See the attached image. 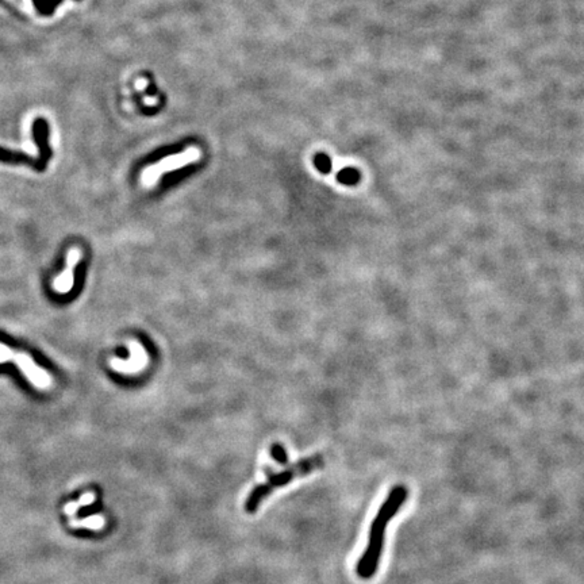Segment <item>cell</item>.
<instances>
[{
    "label": "cell",
    "instance_id": "10",
    "mask_svg": "<svg viewBox=\"0 0 584 584\" xmlns=\"http://www.w3.org/2000/svg\"><path fill=\"white\" fill-rule=\"evenodd\" d=\"M271 456H272V458L277 461L279 464H281V466H287V463H288V456H287V452H286V449H284V446L283 445H280V444H274L272 446H271Z\"/></svg>",
    "mask_w": 584,
    "mask_h": 584
},
{
    "label": "cell",
    "instance_id": "1",
    "mask_svg": "<svg viewBox=\"0 0 584 584\" xmlns=\"http://www.w3.org/2000/svg\"><path fill=\"white\" fill-rule=\"evenodd\" d=\"M408 498V488L406 485H395L389 489L386 501L379 507L372 523L370 526L368 542L361 557L357 560V576L363 580H370L376 575L380 567L386 532L389 522L402 510Z\"/></svg>",
    "mask_w": 584,
    "mask_h": 584
},
{
    "label": "cell",
    "instance_id": "9",
    "mask_svg": "<svg viewBox=\"0 0 584 584\" xmlns=\"http://www.w3.org/2000/svg\"><path fill=\"white\" fill-rule=\"evenodd\" d=\"M69 525H71V528L100 529L103 526V519L100 516H90V517H84V518H71Z\"/></svg>",
    "mask_w": 584,
    "mask_h": 584
},
{
    "label": "cell",
    "instance_id": "4",
    "mask_svg": "<svg viewBox=\"0 0 584 584\" xmlns=\"http://www.w3.org/2000/svg\"><path fill=\"white\" fill-rule=\"evenodd\" d=\"M197 156H199L197 150L191 149V150L185 152L184 154L175 156V157H168V159L162 160L159 164H156L153 166H149L147 169H145V172L142 175V181H144L146 187H153V185H156V181L159 180L164 172L178 169V168L188 164V162H194L197 159Z\"/></svg>",
    "mask_w": 584,
    "mask_h": 584
},
{
    "label": "cell",
    "instance_id": "3",
    "mask_svg": "<svg viewBox=\"0 0 584 584\" xmlns=\"http://www.w3.org/2000/svg\"><path fill=\"white\" fill-rule=\"evenodd\" d=\"M13 361L18 365L20 372L23 373L34 387L39 389H48L51 386V379L44 368L35 364V361L28 353L16 352L7 345L0 343V364Z\"/></svg>",
    "mask_w": 584,
    "mask_h": 584
},
{
    "label": "cell",
    "instance_id": "2",
    "mask_svg": "<svg viewBox=\"0 0 584 584\" xmlns=\"http://www.w3.org/2000/svg\"><path fill=\"white\" fill-rule=\"evenodd\" d=\"M324 457L321 454H315L308 458L299 460L298 463L288 466L286 470L281 472H274L269 468H265L267 473V482L262 485H257L255 487L245 502V511L248 514H255L271 494L277 488L287 486L298 477H305L306 475L312 473L314 470H321L324 466Z\"/></svg>",
    "mask_w": 584,
    "mask_h": 584
},
{
    "label": "cell",
    "instance_id": "8",
    "mask_svg": "<svg viewBox=\"0 0 584 584\" xmlns=\"http://www.w3.org/2000/svg\"><path fill=\"white\" fill-rule=\"evenodd\" d=\"M94 501H95V495L92 492L84 494L78 502H69L66 506H64V513L69 517H73L80 510V507H87V506L92 504Z\"/></svg>",
    "mask_w": 584,
    "mask_h": 584
},
{
    "label": "cell",
    "instance_id": "7",
    "mask_svg": "<svg viewBox=\"0 0 584 584\" xmlns=\"http://www.w3.org/2000/svg\"><path fill=\"white\" fill-rule=\"evenodd\" d=\"M0 162H7V164H28L37 171H44L45 169L38 159H32V157L25 154V153L11 152V150L3 149V147H0Z\"/></svg>",
    "mask_w": 584,
    "mask_h": 584
},
{
    "label": "cell",
    "instance_id": "12",
    "mask_svg": "<svg viewBox=\"0 0 584 584\" xmlns=\"http://www.w3.org/2000/svg\"><path fill=\"white\" fill-rule=\"evenodd\" d=\"M315 164H317V166L322 171V172H329L330 171V166H331V164H330V160L324 156V154H320V156H317V160H315Z\"/></svg>",
    "mask_w": 584,
    "mask_h": 584
},
{
    "label": "cell",
    "instance_id": "6",
    "mask_svg": "<svg viewBox=\"0 0 584 584\" xmlns=\"http://www.w3.org/2000/svg\"><path fill=\"white\" fill-rule=\"evenodd\" d=\"M32 137L39 149L38 160L47 168L49 159L51 157V150L49 147V125L45 118H37L32 123Z\"/></svg>",
    "mask_w": 584,
    "mask_h": 584
},
{
    "label": "cell",
    "instance_id": "5",
    "mask_svg": "<svg viewBox=\"0 0 584 584\" xmlns=\"http://www.w3.org/2000/svg\"><path fill=\"white\" fill-rule=\"evenodd\" d=\"M80 259V250L76 249V248H72L69 250L68 256H66V268H65L64 272L53 280V290H56L57 293L65 295L73 288V284H75L73 271H75L76 265L79 264Z\"/></svg>",
    "mask_w": 584,
    "mask_h": 584
},
{
    "label": "cell",
    "instance_id": "11",
    "mask_svg": "<svg viewBox=\"0 0 584 584\" xmlns=\"http://www.w3.org/2000/svg\"><path fill=\"white\" fill-rule=\"evenodd\" d=\"M358 178H360L358 172L356 169H352V168L341 171L340 175H339V180L343 184H355L358 181Z\"/></svg>",
    "mask_w": 584,
    "mask_h": 584
}]
</instances>
